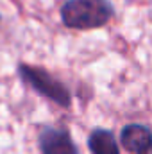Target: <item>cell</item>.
Instances as JSON below:
<instances>
[{
  "mask_svg": "<svg viewBox=\"0 0 152 154\" xmlns=\"http://www.w3.org/2000/svg\"><path fill=\"white\" fill-rule=\"evenodd\" d=\"M38 142L43 154H79L66 129H54V127L43 129Z\"/></svg>",
  "mask_w": 152,
  "mask_h": 154,
  "instance_id": "4",
  "label": "cell"
},
{
  "mask_svg": "<svg viewBox=\"0 0 152 154\" xmlns=\"http://www.w3.org/2000/svg\"><path fill=\"white\" fill-rule=\"evenodd\" d=\"M120 142L131 154H152V129L143 124H129L122 129Z\"/></svg>",
  "mask_w": 152,
  "mask_h": 154,
  "instance_id": "3",
  "label": "cell"
},
{
  "mask_svg": "<svg viewBox=\"0 0 152 154\" xmlns=\"http://www.w3.org/2000/svg\"><path fill=\"white\" fill-rule=\"evenodd\" d=\"M18 74L22 77V81L29 88H32L36 93H39L41 97L56 102L61 108H70V104H72L70 90L61 81H57L52 74H48L47 70L20 63L18 65Z\"/></svg>",
  "mask_w": 152,
  "mask_h": 154,
  "instance_id": "2",
  "label": "cell"
},
{
  "mask_svg": "<svg viewBox=\"0 0 152 154\" xmlns=\"http://www.w3.org/2000/svg\"><path fill=\"white\" fill-rule=\"evenodd\" d=\"M88 149L91 154H120L118 142L109 129H93L88 136Z\"/></svg>",
  "mask_w": 152,
  "mask_h": 154,
  "instance_id": "5",
  "label": "cell"
},
{
  "mask_svg": "<svg viewBox=\"0 0 152 154\" xmlns=\"http://www.w3.org/2000/svg\"><path fill=\"white\" fill-rule=\"evenodd\" d=\"M114 16L109 0H66L61 5V20L68 29L90 31L104 27Z\"/></svg>",
  "mask_w": 152,
  "mask_h": 154,
  "instance_id": "1",
  "label": "cell"
}]
</instances>
